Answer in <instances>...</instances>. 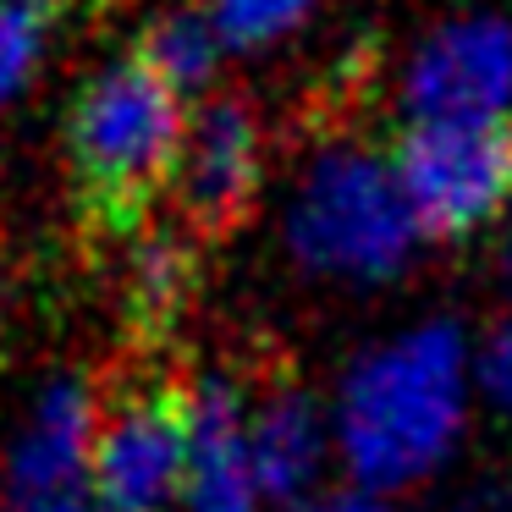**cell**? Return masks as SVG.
I'll use <instances>...</instances> for the list:
<instances>
[{"label":"cell","instance_id":"cell-13","mask_svg":"<svg viewBox=\"0 0 512 512\" xmlns=\"http://www.w3.org/2000/svg\"><path fill=\"white\" fill-rule=\"evenodd\" d=\"M50 23H56V0H0V105L39 67Z\"/></svg>","mask_w":512,"mask_h":512},{"label":"cell","instance_id":"cell-2","mask_svg":"<svg viewBox=\"0 0 512 512\" xmlns=\"http://www.w3.org/2000/svg\"><path fill=\"white\" fill-rule=\"evenodd\" d=\"M182 144L188 127L177 89L133 50L127 61L105 67L72 105L67 160L78 204L111 232H133L149 204L177 182Z\"/></svg>","mask_w":512,"mask_h":512},{"label":"cell","instance_id":"cell-12","mask_svg":"<svg viewBox=\"0 0 512 512\" xmlns=\"http://www.w3.org/2000/svg\"><path fill=\"white\" fill-rule=\"evenodd\" d=\"M221 28H215V12H199V6H171L138 39V56L171 83V89H204L215 78V56H221Z\"/></svg>","mask_w":512,"mask_h":512},{"label":"cell","instance_id":"cell-11","mask_svg":"<svg viewBox=\"0 0 512 512\" xmlns=\"http://www.w3.org/2000/svg\"><path fill=\"white\" fill-rule=\"evenodd\" d=\"M193 276H199L193 237H177V232L144 237L127 259V309H133V320L144 331H166L188 303Z\"/></svg>","mask_w":512,"mask_h":512},{"label":"cell","instance_id":"cell-9","mask_svg":"<svg viewBox=\"0 0 512 512\" xmlns=\"http://www.w3.org/2000/svg\"><path fill=\"white\" fill-rule=\"evenodd\" d=\"M507 67L512 50L501 34L490 28H468V34H452L446 45L430 50V61H419V78H413V94L424 100L430 116H501L496 100L507 89Z\"/></svg>","mask_w":512,"mask_h":512},{"label":"cell","instance_id":"cell-15","mask_svg":"<svg viewBox=\"0 0 512 512\" xmlns=\"http://www.w3.org/2000/svg\"><path fill=\"white\" fill-rule=\"evenodd\" d=\"M479 375H485L490 397H496L501 408H512V325H501L496 342L485 347V369H479Z\"/></svg>","mask_w":512,"mask_h":512},{"label":"cell","instance_id":"cell-6","mask_svg":"<svg viewBox=\"0 0 512 512\" xmlns=\"http://www.w3.org/2000/svg\"><path fill=\"white\" fill-rule=\"evenodd\" d=\"M188 479V397L127 391L94 424V485L105 512H166Z\"/></svg>","mask_w":512,"mask_h":512},{"label":"cell","instance_id":"cell-4","mask_svg":"<svg viewBox=\"0 0 512 512\" xmlns=\"http://www.w3.org/2000/svg\"><path fill=\"white\" fill-rule=\"evenodd\" d=\"M100 402L72 375L39 386L0 457V512H105L94 485Z\"/></svg>","mask_w":512,"mask_h":512},{"label":"cell","instance_id":"cell-16","mask_svg":"<svg viewBox=\"0 0 512 512\" xmlns=\"http://www.w3.org/2000/svg\"><path fill=\"white\" fill-rule=\"evenodd\" d=\"M309 512H386V507H375V501H320Z\"/></svg>","mask_w":512,"mask_h":512},{"label":"cell","instance_id":"cell-14","mask_svg":"<svg viewBox=\"0 0 512 512\" xmlns=\"http://www.w3.org/2000/svg\"><path fill=\"white\" fill-rule=\"evenodd\" d=\"M314 0H215V28H221L226 45L248 50V45H265V39L287 34Z\"/></svg>","mask_w":512,"mask_h":512},{"label":"cell","instance_id":"cell-1","mask_svg":"<svg viewBox=\"0 0 512 512\" xmlns=\"http://www.w3.org/2000/svg\"><path fill=\"white\" fill-rule=\"evenodd\" d=\"M463 424V342L430 325L369 353L336 402V446L369 490H402L446 457Z\"/></svg>","mask_w":512,"mask_h":512},{"label":"cell","instance_id":"cell-10","mask_svg":"<svg viewBox=\"0 0 512 512\" xmlns=\"http://www.w3.org/2000/svg\"><path fill=\"white\" fill-rule=\"evenodd\" d=\"M248 452H254L265 501H298L325 457V424L314 402L298 391H276L265 408L248 413Z\"/></svg>","mask_w":512,"mask_h":512},{"label":"cell","instance_id":"cell-17","mask_svg":"<svg viewBox=\"0 0 512 512\" xmlns=\"http://www.w3.org/2000/svg\"><path fill=\"white\" fill-rule=\"evenodd\" d=\"M507 276H512V237H507Z\"/></svg>","mask_w":512,"mask_h":512},{"label":"cell","instance_id":"cell-3","mask_svg":"<svg viewBox=\"0 0 512 512\" xmlns=\"http://www.w3.org/2000/svg\"><path fill=\"white\" fill-rule=\"evenodd\" d=\"M391 177L430 237H468L512 199V116H419L391 144Z\"/></svg>","mask_w":512,"mask_h":512},{"label":"cell","instance_id":"cell-8","mask_svg":"<svg viewBox=\"0 0 512 512\" xmlns=\"http://www.w3.org/2000/svg\"><path fill=\"white\" fill-rule=\"evenodd\" d=\"M265 490L248 452V413L232 386L204 380L188 391V479L177 512H259Z\"/></svg>","mask_w":512,"mask_h":512},{"label":"cell","instance_id":"cell-5","mask_svg":"<svg viewBox=\"0 0 512 512\" xmlns=\"http://www.w3.org/2000/svg\"><path fill=\"white\" fill-rule=\"evenodd\" d=\"M413 210L391 177L358 160H331L309 182L292 221V243L309 265L347 276H386L413 243Z\"/></svg>","mask_w":512,"mask_h":512},{"label":"cell","instance_id":"cell-7","mask_svg":"<svg viewBox=\"0 0 512 512\" xmlns=\"http://www.w3.org/2000/svg\"><path fill=\"white\" fill-rule=\"evenodd\" d=\"M259 166H265V144H259V116L243 94H221L210 100L188 127L177 166V204L193 237L221 243L248 221L259 193Z\"/></svg>","mask_w":512,"mask_h":512}]
</instances>
